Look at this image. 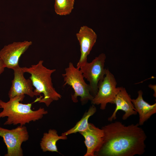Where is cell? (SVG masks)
I'll list each match as a JSON object with an SVG mask.
<instances>
[{"label":"cell","mask_w":156,"mask_h":156,"mask_svg":"<svg viewBox=\"0 0 156 156\" xmlns=\"http://www.w3.org/2000/svg\"><path fill=\"white\" fill-rule=\"evenodd\" d=\"M138 123L127 126L116 121L102 127L103 144L96 154L99 156H133L145 151L147 136Z\"/></svg>","instance_id":"cell-1"},{"label":"cell","mask_w":156,"mask_h":156,"mask_svg":"<svg viewBox=\"0 0 156 156\" xmlns=\"http://www.w3.org/2000/svg\"><path fill=\"white\" fill-rule=\"evenodd\" d=\"M25 96V95L16 96L10 98L7 102L0 100V105L3 109L0 112V118L7 117L4 125L20 124L23 126L31 121L39 120L48 114V111L43 108L40 107L37 110H32V103H21Z\"/></svg>","instance_id":"cell-2"},{"label":"cell","mask_w":156,"mask_h":156,"mask_svg":"<svg viewBox=\"0 0 156 156\" xmlns=\"http://www.w3.org/2000/svg\"><path fill=\"white\" fill-rule=\"evenodd\" d=\"M43 60L39 61L37 64L32 65L29 67H22L23 71L31 75L29 78L31 80L35 96H41L43 97L38 101L43 103L48 107L53 101L61 99L62 96L54 87L51 75L56 69H50L44 66Z\"/></svg>","instance_id":"cell-3"},{"label":"cell","mask_w":156,"mask_h":156,"mask_svg":"<svg viewBox=\"0 0 156 156\" xmlns=\"http://www.w3.org/2000/svg\"><path fill=\"white\" fill-rule=\"evenodd\" d=\"M64 83L63 86L68 85L73 89L74 93L71 95V98L74 103L78 101L77 97L80 98L82 105L91 101L94 96L91 93L89 84L84 80V78L79 68L74 66L70 62L68 66L65 69V73L62 74Z\"/></svg>","instance_id":"cell-4"},{"label":"cell","mask_w":156,"mask_h":156,"mask_svg":"<svg viewBox=\"0 0 156 156\" xmlns=\"http://www.w3.org/2000/svg\"><path fill=\"white\" fill-rule=\"evenodd\" d=\"M117 82L113 75L106 69L104 78L98 84V91L91 101L92 104L100 105L101 110L105 109L108 103L114 104L116 96L121 87H117Z\"/></svg>","instance_id":"cell-5"},{"label":"cell","mask_w":156,"mask_h":156,"mask_svg":"<svg viewBox=\"0 0 156 156\" xmlns=\"http://www.w3.org/2000/svg\"><path fill=\"white\" fill-rule=\"evenodd\" d=\"M0 137L3 138L7 149L5 156H23L21 145L28 140L29 134L26 127L20 125L8 129L0 127Z\"/></svg>","instance_id":"cell-6"},{"label":"cell","mask_w":156,"mask_h":156,"mask_svg":"<svg viewBox=\"0 0 156 156\" xmlns=\"http://www.w3.org/2000/svg\"><path fill=\"white\" fill-rule=\"evenodd\" d=\"M106 56L101 53L91 62H87L80 69L84 78L89 83L91 94L94 96L97 93L99 81L104 78L106 69L105 68Z\"/></svg>","instance_id":"cell-7"},{"label":"cell","mask_w":156,"mask_h":156,"mask_svg":"<svg viewBox=\"0 0 156 156\" xmlns=\"http://www.w3.org/2000/svg\"><path fill=\"white\" fill-rule=\"evenodd\" d=\"M32 44V42L25 40L5 45L0 50V58L6 68L13 70L19 66L18 62L20 57Z\"/></svg>","instance_id":"cell-8"},{"label":"cell","mask_w":156,"mask_h":156,"mask_svg":"<svg viewBox=\"0 0 156 156\" xmlns=\"http://www.w3.org/2000/svg\"><path fill=\"white\" fill-rule=\"evenodd\" d=\"M76 36L80 47V57L77 65V67L80 68L87 62V57L96 42L97 36L92 29L86 25L80 27Z\"/></svg>","instance_id":"cell-9"},{"label":"cell","mask_w":156,"mask_h":156,"mask_svg":"<svg viewBox=\"0 0 156 156\" xmlns=\"http://www.w3.org/2000/svg\"><path fill=\"white\" fill-rule=\"evenodd\" d=\"M84 138V142L87 150L84 156H96L103 142L104 132L102 129L89 123L88 128L79 133Z\"/></svg>","instance_id":"cell-10"},{"label":"cell","mask_w":156,"mask_h":156,"mask_svg":"<svg viewBox=\"0 0 156 156\" xmlns=\"http://www.w3.org/2000/svg\"><path fill=\"white\" fill-rule=\"evenodd\" d=\"M14 77L12 86L8 93L10 98L16 96L27 95L31 97L35 96L34 88L29 79H26L24 76L25 72L20 66L14 69Z\"/></svg>","instance_id":"cell-11"},{"label":"cell","mask_w":156,"mask_h":156,"mask_svg":"<svg viewBox=\"0 0 156 156\" xmlns=\"http://www.w3.org/2000/svg\"><path fill=\"white\" fill-rule=\"evenodd\" d=\"M131 99L130 95L127 92L125 88L121 87L114 101V104L116 106V108L112 115L108 118V121L112 122L116 119L117 112L120 110L125 112L122 117L123 120H127L131 116L137 114V112L135 110Z\"/></svg>","instance_id":"cell-12"},{"label":"cell","mask_w":156,"mask_h":156,"mask_svg":"<svg viewBox=\"0 0 156 156\" xmlns=\"http://www.w3.org/2000/svg\"><path fill=\"white\" fill-rule=\"evenodd\" d=\"M138 96L135 99H131L135 110L139 115L138 123L140 126L144 125L151 116L156 113V103L150 104L145 101L142 97L141 90L138 92Z\"/></svg>","instance_id":"cell-13"},{"label":"cell","mask_w":156,"mask_h":156,"mask_svg":"<svg viewBox=\"0 0 156 156\" xmlns=\"http://www.w3.org/2000/svg\"><path fill=\"white\" fill-rule=\"evenodd\" d=\"M66 136H59L57 131L54 129H50L48 133H44L40 143L41 149L43 152L50 151L59 153L56 143L59 140H65Z\"/></svg>","instance_id":"cell-14"},{"label":"cell","mask_w":156,"mask_h":156,"mask_svg":"<svg viewBox=\"0 0 156 156\" xmlns=\"http://www.w3.org/2000/svg\"><path fill=\"white\" fill-rule=\"evenodd\" d=\"M96 111V108L94 105L92 104L87 111L86 112L81 118L78 122L71 129L62 133V135H68L77 132L80 133L86 130L88 127L89 123L88 120L90 117L93 115Z\"/></svg>","instance_id":"cell-15"},{"label":"cell","mask_w":156,"mask_h":156,"mask_svg":"<svg viewBox=\"0 0 156 156\" xmlns=\"http://www.w3.org/2000/svg\"><path fill=\"white\" fill-rule=\"evenodd\" d=\"M75 0H55L54 9L60 16L69 15L74 8Z\"/></svg>","instance_id":"cell-16"},{"label":"cell","mask_w":156,"mask_h":156,"mask_svg":"<svg viewBox=\"0 0 156 156\" xmlns=\"http://www.w3.org/2000/svg\"><path fill=\"white\" fill-rule=\"evenodd\" d=\"M5 68L6 67L3 61L0 58V75L4 71Z\"/></svg>","instance_id":"cell-17"},{"label":"cell","mask_w":156,"mask_h":156,"mask_svg":"<svg viewBox=\"0 0 156 156\" xmlns=\"http://www.w3.org/2000/svg\"><path fill=\"white\" fill-rule=\"evenodd\" d=\"M149 87L153 89L154 92V93L153 95L154 96L156 97V85H150L149 86Z\"/></svg>","instance_id":"cell-18"},{"label":"cell","mask_w":156,"mask_h":156,"mask_svg":"<svg viewBox=\"0 0 156 156\" xmlns=\"http://www.w3.org/2000/svg\"><path fill=\"white\" fill-rule=\"evenodd\" d=\"M0 108H1V106H0Z\"/></svg>","instance_id":"cell-19"},{"label":"cell","mask_w":156,"mask_h":156,"mask_svg":"<svg viewBox=\"0 0 156 156\" xmlns=\"http://www.w3.org/2000/svg\"></svg>","instance_id":"cell-20"}]
</instances>
